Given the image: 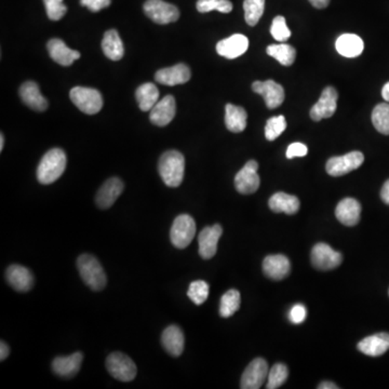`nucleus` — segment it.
<instances>
[{
    "label": "nucleus",
    "mask_w": 389,
    "mask_h": 389,
    "mask_svg": "<svg viewBox=\"0 0 389 389\" xmlns=\"http://www.w3.org/2000/svg\"><path fill=\"white\" fill-rule=\"evenodd\" d=\"M66 154L63 149H52L47 151L37 168V180L44 185L52 184L61 178L66 169Z\"/></svg>",
    "instance_id": "f257e3e1"
},
{
    "label": "nucleus",
    "mask_w": 389,
    "mask_h": 389,
    "mask_svg": "<svg viewBox=\"0 0 389 389\" xmlns=\"http://www.w3.org/2000/svg\"><path fill=\"white\" fill-rule=\"evenodd\" d=\"M158 171L167 186L179 188L184 179V156L178 151H165L159 159Z\"/></svg>",
    "instance_id": "f03ea898"
},
{
    "label": "nucleus",
    "mask_w": 389,
    "mask_h": 389,
    "mask_svg": "<svg viewBox=\"0 0 389 389\" xmlns=\"http://www.w3.org/2000/svg\"><path fill=\"white\" fill-rule=\"evenodd\" d=\"M81 279L93 291H102L106 287L107 278L101 263L91 254H83L77 260Z\"/></svg>",
    "instance_id": "7ed1b4c3"
},
{
    "label": "nucleus",
    "mask_w": 389,
    "mask_h": 389,
    "mask_svg": "<svg viewBox=\"0 0 389 389\" xmlns=\"http://www.w3.org/2000/svg\"><path fill=\"white\" fill-rule=\"evenodd\" d=\"M72 102L78 110L87 115H95L102 110L103 99L97 89L93 88L75 87L69 93Z\"/></svg>",
    "instance_id": "20e7f679"
},
{
    "label": "nucleus",
    "mask_w": 389,
    "mask_h": 389,
    "mask_svg": "<svg viewBox=\"0 0 389 389\" xmlns=\"http://www.w3.org/2000/svg\"><path fill=\"white\" fill-rule=\"evenodd\" d=\"M196 233V223L188 214H181L175 217L171 227L170 239L173 246L185 249L190 246Z\"/></svg>",
    "instance_id": "39448f33"
},
{
    "label": "nucleus",
    "mask_w": 389,
    "mask_h": 389,
    "mask_svg": "<svg viewBox=\"0 0 389 389\" xmlns=\"http://www.w3.org/2000/svg\"><path fill=\"white\" fill-rule=\"evenodd\" d=\"M106 369L114 379L122 382H131L135 379L138 373L133 360L129 356L118 351L110 354L107 357Z\"/></svg>",
    "instance_id": "423d86ee"
},
{
    "label": "nucleus",
    "mask_w": 389,
    "mask_h": 389,
    "mask_svg": "<svg viewBox=\"0 0 389 389\" xmlns=\"http://www.w3.org/2000/svg\"><path fill=\"white\" fill-rule=\"evenodd\" d=\"M144 13L157 24L176 22L180 17L178 8L163 0H147L144 5Z\"/></svg>",
    "instance_id": "0eeeda50"
},
{
    "label": "nucleus",
    "mask_w": 389,
    "mask_h": 389,
    "mask_svg": "<svg viewBox=\"0 0 389 389\" xmlns=\"http://www.w3.org/2000/svg\"><path fill=\"white\" fill-rule=\"evenodd\" d=\"M365 161V156L360 151H351L344 156L332 157L326 163V172L331 176H342L359 168Z\"/></svg>",
    "instance_id": "6e6552de"
},
{
    "label": "nucleus",
    "mask_w": 389,
    "mask_h": 389,
    "mask_svg": "<svg viewBox=\"0 0 389 389\" xmlns=\"http://www.w3.org/2000/svg\"><path fill=\"white\" fill-rule=\"evenodd\" d=\"M311 263L319 270H331L343 262V256L338 251L333 250L326 243H317L311 250Z\"/></svg>",
    "instance_id": "1a4fd4ad"
},
{
    "label": "nucleus",
    "mask_w": 389,
    "mask_h": 389,
    "mask_svg": "<svg viewBox=\"0 0 389 389\" xmlns=\"http://www.w3.org/2000/svg\"><path fill=\"white\" fill-rule=\"evenodd\" d=\"M268 365L265 359L256 358L246 367L242 376H241L240 388L258 389L267 379Z\"/></svg>",
    "instance_id": "9d476101"
},
{
    "label": "nucleus",
    "mask_w": 389,
    "mask_h": 389,
    "mask_svg": "<svg viewBox=\"0 0 389 389\" xmlns=\"http://www.w3.org/2000/svg\"><path fill=\"white\" fill-rule=\"evenodd\" d=\"M258 163L250 160L235 176L236 190L242 194H251L260 188V176L258 174Z\"/></svg>",
    "instance_id": "9b49d317"
},
{
    "label": "nucleus",
    "mask_w": 389,
    "mask_h": 389,
    "mask_svg": "<svg viewBox=\"0 0 389 389\" xmlns=\"http://www.w3.org/2000/svg\"><path fill=\"white\" fill-rule=\"evenodd\" d=\"M338 94L336 88L326 87L322 91L318 102L311 107V119L315 122H320V120L333 116L334 113L336 112V107H338Z\"/></svg>",
    "instance_id": "f8f14e48"
},
{
    "label": "nucleus",
    "mask_w": 389,
    "mask_h": 389,
    "mask_svg": "<svg viewBox=\"0 0 389 389\" xmlns=\"http://www.w3.org/2000/svg\"><path fill=\"white\" fill-rule=\"evenodd\" d=\"M252 90L262 95L266 105L270 110L277 108L285 101V89L275 81H256L253 83Z\"/></svg>",
    "instance_id": "ddd939ff"
},
{
    "label": "nucleus",
    "mask_w": 389,
    "mask_h": 389,
    "mask_svg": "<svg viewBox=\"0 0 389 389\" xmlns=\"http://www.w3.org/2000/svg\"><path fill=\"white\" fill-rule=\"evenodd\" d=\"M223 233V229L219 224L213 226L204 227L198 237L199 254L204 260H210L217 254V243Z\"/></svg>",
    "instance_id": "4468645a"
},
{
    "label": "nucleus",
    "mask_w": 389,
    "mask_h": 389,
    "mask_svg": "<svg viewBox=\"0 0 389 389\" xmlns=\"http://www.w3.org/2000/svg\"><path fill=\"white\" fill-rule=\"evenodd\" d=\"M124 182L119 178L108 179L97 192V198H95L97 207L103 210L112 207L124 192Z\"/></svg>",
    "instance_id": "2eb2a0df"
},
{
    "label": "nucleus",
    "mask_w": 389,
    "mask_h": 389,
    "mask_svg": "<svg viewBox=\"0 0 389 389\" xmlns=\"http://www.w3.org/2000/svg\"><path fill=\"white\" fill-rule=\"evenodd\" d=\"M175 113H176L175 99L172 95H167L151 108L149 119L151 124L156 126H165L172 122Z\"/></svg>",
    "instance_id": "dca6fc26"
},
{
    "label": "nucleus",
    "mask_w": 389,
    "mask_h": 389,
    "mask_svg": "<svg viewBox=\"0 0 389 389\" xmlns=\"http://www.w3.org/2000/svg\"><path fill=\"white\" fill-rule=\"evenodd\" d=\"M263 272L270 279H285L291 272V263L283 254L268 256L263 260Z\"/></svg>",
    "instance_id": "f3484780"
},
{
    "label": "nucleus",
    "mask_w": 389,
    "mask_h": 389,
    "mask_svg": "<svg viewBox=\"0 0 389 389\" xmlns=\"http://www.w3.org/2000/svg\"><path fill=\"white\" fill-rule=\"evenodd\" d=\"M190 69L185 64H178L172 67L159 69L155 75V81L165 85H183L190 81Z\"/></svg>",
    "instance_id": "a211bd4d"
},
{
    "label": "nucleus",
    "mask_w": 389,
    "mask_h": 389,
    "mask_svg": "<svg viewBox=\"0 0 389 389\" xmlns=\"http://www.w3.org/2000/svg\"><path fill=\"white\" fill-rule=\"evenodd\" d=\"M248 48L249 39L245 35L241 34L233 35L229 38L223 39L217 44V53L229 60L242 56Z\"/></svg>",
    "instance_id": "6ab92c4d"
},
{
    "label": "nucleus",
    "mask_w": 389,
    "mask_h": 389,
    "mask_svg": "<svg viewBox=\"0 0 389 389\" xmlns=\"http://www.w3.org/2000/svg\"><path fill=\"white\" fill-rule=\"evenodd\" d=\"M6 278H7L9 285L19 292L29 291L34 285L32 272L28 268L17 265V264H13L8 267Z\"/></svg>",
    "instance_id": "aec40b11"
},
{
    "label": "nucleus",
    "mask_w": 389,
    "mask_h": 389,
    "mask_svg": "<svg viewBox=\"0 0 389 389\" xmlns=\"http://www.w3.org/2000/svg\"><path fill=\"white\" fill-rule=\"evenodd\" d=\"M336 219L345 226H355L361 217V204L354 198H345L338 202L336 209Z\"/></svg>",
    "instance_id": "412c9836"
},
{
    "label": "nucleus",
    "mask_w": 389,
    "mask_h": 389,
    "mask_svg": "<svg viewBox=\"0 0 389 389\" xmlns=\"http://www.w3.org/2000/svg\"><path fill=\"white\" fill-rule=\"evenodd\" d=\"M83 355L81 353H75L73 355L56 357L52 363V370L56 375L61 377H73L79 372Z\"/></svg>",
    "instance_id": "4be33fe9"
},
{
    "label": "nucleus",
    "mask_w": 389,
    "mask_h": 389,
    "mask_svg": "<svg viewBox=\"0 0 389 389\" xmlns=\"http://www.w3.org/2000/svg\"><path fill=\"white\" fill-rule=\"evenodd\" d=\"M19 95L23 102L36 112H44L48 108V101L39 90L38 85L34 81H26L19 88Z\"/></svg>",
    "instance_id": "5701e85b"
},
{
    "label": "nucleus",
    "mask_w": 389,
    "mask_h": 389,
    "mask_svg": "<svg viewBox=\"0 0 389 389\" xmlns=\"http://www.w3.org/2000/svg\"><path fill=\"white\" fill-rule=\"evenodd\" d=\"M47 48L52 60L62 66L72 65L76 60L81 58L79 52L68 48L61 39H51L47 44Z\"/></svg>",
    "instance_id": "b1692460"
},
{
    "label": "nucleus",
    "mask_w": 389,
    "mask_h": 389,
    "mask_svg": "<svg viewBox=\"0 0 389 389\" xmlns=\"http://www.w3.org/2000/svg\"><path fill=\"white\" fill-rule=\"evenodd\" d=\"M358 349L370 357L384 355L389 349V334L383 332L367 336L358 343Z\"/></svg>",
    "instance_id": "393cba45"
},
{
    "label": "nucleus",
    "mask_w": 389,
    "mask_h": 389,
    "mask_svg": "<svg viewBox=\"0 0 389 389\" xmlns=\"http://www.w3.org/2000/svg\"><path fill=\"white\" fill-rule=\"evenodd\" d=\"M161 344L167 353L173 357L182 355L184 350L185 338L183 331L178 326H170L163 331Z\"/></svg>",
    "instance_id": "a878e982"
},
{
    "label": "nucleus",
    "mask_w": 389,
    "mask_h": 389,
    "mask_svg": "<svg viewBox=\"0 0 389 389\" xmlns=\"http://www.w3.org/2000/svg\"><path fill=\"white\" fill-rule=\"evenodd\" d=\"M272 211L276 213H285L292 215L299 212L301 207V202L299 198L295 197L293 194H285V192H276L270 197L268 201Z\"/></svg>",
    "instance_id": "bb28decb"
},
{
    "label": "nucleus",
    "mask_w": 389,
    "mask_h": 389,
    "mask_svg": "<svg viewBox=\"0 0 389 389\" xmlns=\"http://www.w3.org/2000/svg\"><path fill=\"white\" fill-rule=\"evenodd\" d=\"M336 50L345 58H357L363 53L365 44L363 39L355 34L340 35L336 40Z\"/></svg>",
    "instance_id": "cd10ccee"
},
{
    "label": "nucleus",
    "mask_w": 389,
    "mask_h": 389,
    "mask_svg": "<svg viewBox=\"0 0 389 389\" xmlns=\"http://www.w3.org/2000/svg\"><path fill=\"white\" fill-rule=\"evenodd\" d=\"M102 50L106 58L112 61H119L124 54V44L116 29L107 31L103 37Z\"/></svg>",
    "instance_id": "c85d7f7f"
},
{
    "label": "nucleus",
    "mask_w": 389,
    "mask_h": 389,
    "mask_svg": "<svg viewBox=\"0 0 389 389\" xmlns=\"http://www.w3.org/2000/svg\"><path fill=\"white\" fill-rule=\"evenodd\" d=\"M248 114L246 110L237 105L227 104L225 108V124L227 129L233 133L242 132L247 128Z\"/></svg>",
    "instance_id": "c756f323"
},
{
    "label": "nucleus",
    "mask_w": 389,
    "mask_h": 389,
    "mask_svg": "<svg viewBox=\"0 0 389 389\" xmlns=\"http://www.w3.org/2000/svg\"><path fill=\"white\" fill-rule=\"evenodd\" d=\"M135 97L141 110L151 112L159 101L158 88L151 83H144L136 89Z\"/></svg>",
    "instance_id": "7c9ffc66"
},
{
    "label": "nucleus",
    "mask_w": 389,
    "mask_h": 389,
    "mask_svg": "<svg viewBox=\"0 0 389 389\" xmlns=\"http://www.w3.org/2000/svg\"><path fill=\"white\" fill-rule=\"evenodd\" d=\"M266 51H267L268 56L276 58L283 66H291L295 63V58H297V50L285 42L279 44H270L267 47Z\"/></svg>",
    "instance_id": "2f4dec72"
},
{
    "label": "nucleus",
    "mask_w": 389,
    "mask_h": 389,
    "mask_svg": "<svg viewBox=\"0 0 389 389\" xmlns=\"http://www.w3.org/2000/svg\"><path fill=\"white\" fill-rule=\"evenodd\" d=\"M241 297L239 291L235 289L229 290L222 297L220 304V315L223 318H229L240 308Z\"/></svg>",
    "instance_id": "473e14b6"
},
{
    "label": "nucleus",
    "mask_w": 389,
    "mask_h": 389,
    "mask_svg": "<svg viewBox=\"0 0 389 389\" xmlns=\"http://www.w3.org/2000/svg\"><path fill=\"white\" fill-rule=\"evenodd\" d=\"M245 19L250 26H256L265 10V0H245Z\"/></svg>",
    "instance_id": "72a5a7b5"
},
{
    "label": "nucleus",
    "mask_w": 389,
    "mask_h": 389,
    "mask_svg": "<svg viewBox=\"0 0 389 389\" xmlns=\"http://www.w3.org/2000/svg\"><path fill=\"white\" fill-rule=\"evenodd\" d=\"M372 122L379 133L389 135V104L382 103L375 106L372 113Z\"/></svg>",
    "instance_id": "f704fd0d"
},
{
    "label": "nucleus",
    "mask_w": 389,
    "mask_h": 389,
    "mask_svg": "<svg viewBox=\"0 0 389 389\" xmlns=\"http://www.w3.org/2000/svg\"><path fill=\"white\" fill-rule=\"evenodd\" d=\"M288 376H289V370H288L287 365L283 363H276L268 372L266 388H279L282 384H285Z\"/></svg>",
    "instance_id": "c9c22d12"
},
{
    "label": "nucleus",
    "mask_w": 389,
    "mask_h": 389,
    "mask_svg": "<svg viewBox=\"0 0 389 389\" xmlns=\"http://www.w3.org/2000/svg\"><path fill=\"white\" fill-rule=\"evenodd\" d=\"M210 287L204 280L192 281L188 288V295L190 301L196 305L204 304L209 297Z\"/></svg>",
    "instance_id": "e433bc0d"
},
{
    "label": "nucleus",
    "mask_w": 389,
    "mask_h": 389,
    "mask_svg": "<svg viewBox=\"0 0 389 389\" xmlns=\"http://www.w3.org/2000/svg\"><path fill=\"white\" fill-rule=\"evenodd\" d=\"M197 10L201 13H210L213 10L222 13H229L233 10V3L229 0H198Z\"/></svg>",
    "instance_id": "4c0bfd02"
},
{
    "label": "nucleus",
    "mask_w": 389,
    "mask_h": 389,
    "mask_svg": "<svg viewBox=\"0 0 389 389\" xmlns=\"http://www.w3.org/2000/svg\"><path fill=\"white\" fill-rule=\"evenodd\" d=\"M287 129V120L285 116L272 117L267 120L265 126V136L268 141H274L281 135L282 132Z\"/></svg>",
    "instance_id": "58836bf2"
},
{
    "label": "nucleus",
    "mask_w": 389,
    "mask_h": 389,
    "mask_svg": "<svg viewBox=\"0 0 389 389\" xmlns=\"http://www.w3.org/2000/svg\"><path fill=\"white\" fill-rule=\"evenodd\" d=\"M270 34L277 40V42H285L291 36V31L288 27L285 19L281 15H278L272 19V27H270Z\"/></svg>",
    "instance_id": "ea45409f"
},
{
    "label": "nucleus",
    "mask_w": 389,
    "mask_h": 389,
    "mask_svg": "<svg viewBox=\"0 0 389 389\" xmlns=\"http://www.w3.org/2000/svg\"><path fill=\"white\" fill-rule=\"evenodd\" d=\"M47 15L52 21H60L67 13V8L63 0H44Z\"/></svg>",
    "instance_id": "a19ab883"
},
{
    "label": "nucleus",
    "mask_w": 389,
    "mask_h": 389,
    "mask_svg": "<svg viewBox=\"0 0 389 389\" xmlns=\"http://www.w3.org/2000/svg\"><path fill=\"white\" fill-rule=\"evenodd\" d=\"M307 317V309L304 305L297 304L290 309L289 319L293 324H301Z\"/></svg>",
    "instance_id": "79ce46f5"
},
{
    "label": "nucleus",
    "mask_w": 389,
    "mask_h": 389,
    "mask_svg": "<svg viewBox=\"0 0 389 389\" xmlns=\"http://www.w3.org/2000/svg\"><path fill=\"white\" fill-rule=\"evenodd\" d=\"M307 153H308L307 146L305 144L297 142V143H292L291 145H289L285 156H287L288 159H292L295 158V157H304L307 155Z\"/></svg>",
    "instance_id": "37998d69"
},
{
    "label": "nucleus",
    "mask_w": 389,
    "mask_h": 389,
    "mask_svg": "<svg viewBox=\"0 0 389 389\" xmlns=\"http://www.w3.org/2000/svg\"><path fill=\"white\" fill-rule=\"evenodd\" d=\"M81 5L87 7L92 13L110 7L112 0H81Z\"/></svg>",
    "instance_id": "c03bdc74"
},
{
    "label": "nucleus",
    "mask_w": 389,
    "mask_h": 389,
    "mask_svg": "<svg viewBox=\"0 0 389 389\" xmlns=\"http://www.w3.org/2000/svg\"><path fill=\"white\" fill-rule=\"evenodd\" d=\"M9 354V346H8V344L6 343V342L1 340V343H0V360H1V361H3V360L7 359Z\"/></svg>",
    "instance_id": "a18cd8bd"
},
{
    "label": "nucleus",
    "mask_w": 389,
    "mask_h": 389,
    "mask_svg": "<svg viewBox=\"0 0 389 389\" xmlns=\"http://www.w3.org/2000/svg\"><path fill=\"white\" fill-rule=\"evenodd\" d=\"M381 198H382L383 201L389 206V180L385 182L383 185L382 190H381Z\"/></svg>",
    "instance_id": "49530a36"
},
{
    "label": "nucleus",
    "mask_w": 389,
    "mask_h": 389,
    "mask_svg": "<svg viewBox=\"0 0 389 389\" xmlns=\"http://www.w3.org/2000/svg\"><path fill=\"white\" fill-rule=\"evenodd\" d=\"M331 0H309V3L314 6L317 9H324L330 3Z\"/></svg>",
    "instance_id": "de8ad7c7"
},
{
    "label": "nucleus",
    "mask_w": 389,
    "mask_h": 389,
    "mask_svg": "<svg viewBox=\"0 0 389 389\" xmlns=\"http://www.w3.org/2000/svg\"><path fill=\"white\" fill-rule=\"evenodd\" d=\"M319 389H338V387L336 386L334 383L332 382H322L318 386Z\"/></svg>",
    "instance_id": "09e8293b"
},
{
    "label": "nucleus",
    "mask_w": 389,
    "mask_h": 389,
    "mask_svg": "<svg viewBox=\"0 0 389 389\" xmlns=\"http://www.w3.org/2000/svg\"><path fill=\"white\" fill-rule=\"evenodd\" d=\"M382 97L386 102H389V83L383 87L382 89Z\"/></svg>",
    "instance_id": "8fccbe9b"
},
{
    "label": "nucleus",
    "mask_w": 389,
    "mask_h": 389,
    "mask_svg": "<svg viewBox=\"0 0 389 389\" xmlns=\"http://www.w3.org/2000/svg\"><path fill=\"white\" fill-rule=\"evenodd\" d=\"M3 145H5V138H3V134L0 135V151H3Z\"/></svg>",
    "instance_id": "3c124183"
},
{
    "label": "nucleus",
    "mask_w": 389,
    "mask_h": 389,
    "mask_svg": "<svg viewBox=\"0 0 389 389\" xmlns=\"http://www.w3.org/2000/svg\"><path fill=\"white\" fill-rule=\"evenodd\" d=\"M388 295H389V291H388Z\"/></svg>",
    "instance_id": "603ef678"
}]
</instances>
